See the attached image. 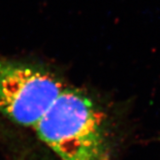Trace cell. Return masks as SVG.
Segmentation results:
<instances>
[{"label":"cell","mask_w":160,"mask_h":160,"mask_svg":"<svg viewBox=\"0 0 160 160\" xmlns=\"http://www.w3.org/2000/svg\"><path fill=\"white\" fill-rule=\"evenodd\" d=\"M34 129L61 160H112L104 115L78 88L65 86Z\"/></svg>","instance_id":"cell-1"},{"label":"cell","mask_w":160,"mask_h":160,"mask_svg":"<svg viewBox=\"0 0 160 160\" xmlns=\"http://www.w3.org/2000/svg\"><path fill=\"white\" fill-rule=\"evenodd\" d=\"M65 86L40 66L0 58V113L19 126L34 128Z\"/></svg>","instance_id":"cell-2"}]
</instances>
